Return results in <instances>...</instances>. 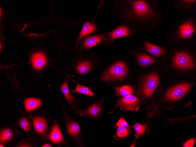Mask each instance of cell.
Here are the masks:
<instances>
[{"label":"cell","instance_id":"cell-1","mask_svg":"<svg viewBox=\"0 0 196 147\" xmlns=\"http://www.w3.org/2000/svg\"><path fill=\"white\" fill-rule=\"evenodd\" d=\"M159 0H114L113 15L143 34L156 32L162 23Z\"/></svg>","mask_w":196,"mask_h":147},{"label":"cell","instance_id":"cell-2","mask_svg":"<svg viewBox=\"0 0 196 147\" xmlns=\"http://www.w3.org/2000/svg\"><path fill=\"white\" fill-rule=\"evenodd\" d=\"M196 33V14L191 17H182L175 21L165 37L171 45L185 46L190 44Z\"/></svg>","mask_w":196,"mask_h":147},{"label":"cell","instance_id":"cell-3","mask_svg":"<svg viewBox=\"0 0 196 147\" xmlns=\"http://www.w3.org/2000/svg\"><path fill=\"white\" fill-rule=\"evenodd\" d=\"M171 59L172 66L180 69L191 70L195 67V62L193 54L187 50L173 49Z\"/></svg>","mask_w":196,"mask_h":147},{"label":"cell","instance_id":"cell-4","mask_svg":"<svg viewBox=\"0 0 196 147\" xmlns=\"http://www.w3.org/2000/svg\"><path fill=\"white\" fill-rule=\"evenodd\" d=\"M127 72V66L126 62L117 61L111 65L102 73V81H110L121 79L125 77Z\"/></svg>","mask_w":196,"mask_h":147},{"label":"cell","instance_id":"cell-5","mask_svg":"<svg viewBox=\"0 0 196 147\" xmlns=\"http://www.w3.org/2000/svg\"><path fill=\"white\" fill-rule=\"evenodd\" d=\"M138 32L129 23L122 22L107 34L108 41L114 42L120 37H131L136 36Z\"/></svg>","mask_w":196,"mask_h":147},{"label":"cell","instance_id":"cell-6","mask_svg":"<svg viewBox=\"0 0 196 147\" xmlns=\"http://www.w3.org/2000/svg\"><path fill=\"white\" fill-rule=\"evenodd\" d=\"M173 8L179 11L182 17L188 18L196 14V0H173Z\"/></svg>","mask_w":196,"mask_h":147},{"label":"cell","instance_id":"cell-7","mask_svg":"<svg viewBox=\"0 0 196 147\" xmlns=\"http://www.w3.org/2000/svg\"><path fill=\"white\" fill-rule=\"evenodd\" d=\"M140 102L138 98L130 95L122 98H119L116 106H119L124 111L131 110L137 111L140 106Z\"/></svg>","mask_w":196,"mask_h":147},{"label":"cell","instance_id":"cell-8","mask_svg":"<svg viewBox=\"0 0 196 147\" xmlns=\"http://www.w3.org/2000/svg\"><path fill=\"white\" fill-rule=\"evenodd\" d=\"M142 89L144 98L150 97L156 88L159 82V77L158 75L153 73L149 74L145 78Z\"/></svg>","mask_w":196,"mask_h":147},{"label":"cell","instance_id":"cell-9","mask_svg":"<svg viewBox=\"0 0 196 147\" xmlns=\"http://www.w3.org/2000/svg\"><path fill=\"white\" fill-rule=\"evenodd\" d=\"M191 86L190 84L183 83L172 87L166 92V99L172 101L178 100L190 89Z\"/></svg>","mask_w":196,"mask_h":147},{"label":"cell","instance_id":"cell-10","mask_svg":"<svg viewBox=\"0 0 196 147\" xmlns=\"http://www.w3.org/2000/svg\"><path fill=\"white\" fill-rule=\"evenodd\" d=\"M144 50L152 56L157 58H165L168 56L166 50L163 47L154 44L147 39L143 40Z\"/></svg>","mask_w":196,"mask_h":147},{"label":"cell","instance_id":"cell-11","mask_svg":"<svg viewBox=\"0 0 196 147\" xmlns=\"http://www.w3.org/2000/svg\"><path fill=\"white\" fill-rule=\"evenodd\" d=\"M48 139L54 144L64 142V139L56 121H55L51 130L48 136Z\"/></svg>","mask_w":196,"mask_h":147},{"label":"cell","instance_id":"cell-12","mask_svg":"<svg viewBox=\"0 0 196 147\" xmlns=\"http://www.w3.org/2000/svg\"><path fill=\"white\" fill-rule=\"evenodd\" d=\"M108 41L106 34L89 36L84 40L83 46L86 50L92 48L93 47L104 41Z\"/></svg>","mask_w":196,"mask_h":147},{"label":"cell","instance_id":"cell-13","mask_svg":"<svg viewBox=\"0 0 196 147\" xmlns=\"http://www.w3.org/2000/svg\"><path fill=\"white\" fill-rule=\"evenodd\" d=\"M31 61L33 67L38 70L42 69L47 63L46 57L42 52H37L33 54L31 58Z\"/></svg>","mask_w":196,"mask_h":147},{"label":"cell","instance_id":"cell-14","mask_svg":"<svg viewBox=\"0 0 196 147\" xmlns=\"http://www.w3.org/2000/svg\"><path fill=\"white\" fill-rule=\"evenodd\" d=\"M134 54L138 64L143 67L151 65L160 60L145 53H135Z\"/></svg>","mask_w":196,"mask_h":147},{"label":"cell","instance_id":"cell-15","mask_svg":"<svg viewBox=\"0 0 196 147\" xmlns=\"http://www.w3.org/2000/svg\"><path fill=\"white\" fill-rule=\"evenodd\" d=\"M36 131L42 136L45 135L47 131V123L45 119L41 116H36L33 119Z\"/></svg>","mask_w":196,"mask_h":147},{"label":"cell","instance_id":"cell-16","mask_svg":"<svg viewBox=\"0 0 196 147\" xmlns=\"http://www.w3.org/2000/svg\"><path fill=\"white\" fill-rule=\"evenodd\" d=\"M97 30H98V29L93 22H85L84 23L80 33L76 42V46L84 37Z\"/></svg>","mask_w":196,"mask_h":147},{"label":"cell","instance_id":"cell-17","mask_svg":"<svg viewBox=\"0 0 196 147\" xmlns=\"http://www.w3.org/2000/svg\"><path fill=\"white\" fill-rule=\"evenodd\" d=\"M15 136V132L11 128H5L1 129L0 144H4L11 141L14 138Z\"/></svg>","mask_w":196,"mask_h":147},{"label":"cell","instance_id":"cell-18","mask_svg":"<svg viewBox=\"0 0 196 147\" xmlns=\"http://www.w3.org/2000/svg\"><path fill=\"white\" fill-rule=\"evenodd\" d=\"M67 128L69 134L77 140L80 131V127L79 124L75 121H70L67 123Z\"/></svg>","mask_w":196,"mask_h":147},{"label":"cell","instance_id":"cell-19","mask_svg":"<svg viewBox=\"0 0 196 147\" xmlns=\"http://www.w3.org/2000/svg\"><path fill=\"white\" fill-rule=\"evenodd\" d=\"M102 109L98 103H95L83 111L77 113L81 115L86 114L90 116L96 117L97 116L101 111Z\"/></svg>","mask_w":196,"mask_h":147},{"label":"cell","instance_id":"cell-20","mask_svg":"<svg viewBox=\"0 0 196 147\" xmlns=\"http://www.w3.org/2000/svg\"><path fill=\"white\" fill-rule=\"evenodd\" d=\"M42 104L40 99L34 98H29L25 99L24 101L25 109L28 111H31L37 109Z\"/></svg>","mask_w":196,"mask_h":147},{"label":"cell","instance_id":"cell-21","mask_svg":"<svg viewBox=\"0 0 196 147\" xmlns=\"http://www.w3.org/2000/svg\"><path fill=\"white\" fill-rule=\"evenodd\" d=\"M61 90L68 103L72 104L75 102V98L71 94L69 89L68 81L66 79L61 86Z\"/></svg>","mask_w":196,"mask_h":147},{"label":"cell","instance_id":"cell-22","mask_svg":"<svg viewBox=\"0 0 196 147\" xmlns=\"http://www.w3.org/2000/svg\"><path fill=\"white\" fill-rule=\"evenodd\" d=\"M114 88L116 90V95L123 97L131 95L134 93V90L132 88L128 85L115 87Z\"/></svg>","mask_w":196,"mask_h":147},{"label":"cell","instance_id":"cell-23","mask_svg":"<svg viewBox=\"0 0 196 147\" xmlns=\"http://www.w3.org/2000/svg\"><path fill=\"white\" fill-rule=\"evenodd\" d=\"M73 80L76 83V87L72 93H79L92 97L95 95L89 88L79 84L75 80Z\"/></svg>","mask_w":196,"mask_h":147},{"label":"cell","instance_id":"cell-24","mask_svg":"<svg viewBox=\"0 0 196 147\" xmlns=\"http://www.w3.org/2000/svg\"><path fill=\"white\" fill-rule=\"evenodd\" d=\"M91 64L88 61H85L79 63L77 66V70L80 74H85L90 70Z\"/></svg>","mask_w":196,"mask_h":147},{"label":"cell","instance_id":"cell-25","mask_svg":"<svg viewBox=\"0 0 196 147\" xmlns=\"http://www.w3.org/2000/svg\"><path fill=\"white\" fill-rule=\"evenodd\" d=\"M18 123L21 127L26 133L30 132L31 128V124L27 117L24 116L21 117L19 120Z\"/></svg>","mask_w":196,"mask_h":147},{"label":"cell","instance_id":"cell-26","mask_svg":"<svg viewBox=\"0 0 196 147\" xmlns=\"http://www.w3.org/2000/svg\"><path fill=\"white\" fill-rule=\"evenodd\" d=\"M146 127V126L145 124L143 125L138 123H136L134 125L133 128L136 132L134 136L136 138H138L140 136L143 134L145 133Z\"/></svg>","mask_w":196,"mask_h":147},{"label":"cell","instance_id":"cell-27","mask_svg":"<svg viewBox=\"0 0 196 147\" xmlns=\"http://www.w3.org/2000/svg\"><path fill=\"white\" fill-rule=\"evenodd\" d=\"M129 133V132L126 128L118 126L117 128L116 136L118 138H123L127 136Z\"/></svg>","mask_w":196,"mask_h":147},{"label":"cell","instance_id":"cell-28","mask_svg":"<svg viewBox=\"0 0 196 147\" xmlns=\"http://www.w3.org/2000/svg\"><path fill=\"white\" fill-rule=\"evenodd\" d=\"M116 125L118 126L127 128L128 129L131 130L130 126H129L123 117H121L119 119Z\"/></svg>","mask_w":196,"mask_h":147},{"label":"cell","instance_id":"cell-29","mask_svg":"<svg viewBox=\"0 0 196 147\" xmlns=\"http://www.w3.org/2000/svg\"><path fill=\"white\" fill-rule=\"evenodd\" d=\"M195 141L194 139H191L187 141L184 144L183 147H193Z\"/></svg>","mask_w":196,"mask_h":147},{"label":"cell","instance_id":"cell-30","mask_svg":"<svg viewBox=\"0 0 196 147\" xmlns=\"http://www.w3.org/2000/svg\"><path fill=\"white\" fill-rule=\"evenodd\" d=\"M42 147H52L50 144L48 143H46L43 145Z\"/></svg>","mask_w":196,"mask_h":147},{"label":"cell","instance_id":"cell-31","mask_svg":"<svg viewBox=\"0 0 196 147\" xmlns=\"http://www.w3.org/2000/svg\"><path fill=\"white\" fill-rule=\"evenodd\" d=\"M0 147H4V146L3 145V144H1L0 145Z\"/></svg>","mask_w":196,"mask_h":147}]
</instances>
